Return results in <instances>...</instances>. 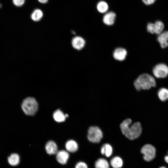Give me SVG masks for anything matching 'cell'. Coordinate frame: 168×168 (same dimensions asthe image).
<instances>
[{"mask_svg": "<svg viewBox=\"0 0 168 168\" xmlns=\"http://www.w3.org/2000/svg\"><path fill=\"white\" fill-rule=\"evenodd\" d=\"M132 120L127 119L120 124V128L122 133L128 139L134 140L138 138L142 132L140 123L136 122L131 124Z\"/></svg>", "mask_w": 168, "mask_h": 168, "instance_id": "cell-1", "label": "cell"}, {"mask_svg": "<svg viewBox=\"0 0 168 168\" xmlns=\"http://www.w3.org/2000/svg\"><path fill=\"white\" fill-rule=\"evenodd\" d=\"M134 86L138 91L148 90L156 86L155 80L153 77L145 73L140 75L134 81Z\"/></svg>", "mask_w": 168, "mask_h": 168, "instance_id": "cell-2", "label": "cell"}, {"mask_svg": "<svg viewBox=\"0 0 168 168\" xmlns=\"http://www.w3.org/2000/svg\"><path fill=\"white\" fill-rule=\"evenodd\" d=\"M21 108L26 115L33 116L38 110V104L35 98L29 97L23 100L21 104Z\"/></svg>", "mask_w": 168, "mask_h": 168, "instance_id": "cell-3", "label": "cell"}, {"mask_svg": "<svg viewBox=\"0 0 168 168\" xmlns=\"http://www.w3.org/2000/svg\"><path fill=\"white\" fill-rule=\"evenodd\" d=\"M103 137V133L98 127H90L88 130L87 138L90 142L97 143L100 141Z\"/></svg>", "mask_w": 168, "mask_h": 168, "instance_id": "cell-4", "label": "cell"}, {"mask_svg": "<svg viewBox=\"0 0 168 168\" xmlns=\"http://www.w3.org/2000/svg\"><path fill=\"white\" fill-rule=\"evenodd\" d=\"M141 152L143 154L144 160L146 161H150L156 157V150L155 147L152 145H145L141 148Z\"/></svg>", "mask_w": 168, "mask_h": 168, "instance_id": "cell-5", "label": "cell"}, {"mask_svg": "<svg viewBox=\"0 0 168 168\" xmlns=\"http://www.w3.org/2000/svg\"><path fill=\"white\" fill-rule=\"evenodd\" d=\"M152 72L156 77L164 78L168 75V67L164 63L158 64L154 67Z\"/></svg>", "mask_w": 168, "mask_h": 168, "instance_id": "cell-6", "label": "cell"}, {"mask_svg": "<svg viewBox=\"0 0 168 168\" xmlns=\"http://www.w3.org/2000/svg\"><path fill=\"white\" fill-rule=\"evenodd\" d=\"M116 18V14L112 11L107 12L104 15L102 21L105 25L111 26L114 23Z\"/></svg>", "mask_w": 168, "mask_h": 168, "instance_id": "cell-7", "label": "cell"}, {"mask_svg": "<svg viewBox=\"0 0 168 168\" xmlns=\"http://www.w3.org/2000/svg\"><path fill=\"white\" fill-rule=\"evenodd\" d=\"M69 155L68 151L61 150L56 153V159L58 162L62 165L66 164L69 159Z\"/></svg>", "mask_w": 168, "mask_h": 168, "instance_id": "cell-8", "label": "cell"}, {"mask_svg": "<svg viewBox=\"0 0 168 168\" xmlns=\"http://www.w3.org/2000/svg\"><path fill=\"white\" fill-rule=\"evenodd\" d=\"M85 43L84 39L80 36H76L73 37L72 40V47L78 50L82 49L85 45Z\"/></svg>", "mask_w": 168, "mask_h": 168, "instance_id": "cell-9", "label": "cell"}, {"mask_svg": "<svg viewBox=\"0 0 168 168\" xmlns=\"http://www.w3.org/2000/svg\"><path fill=\"white\" fill-rule=\"evenodd\" d=\"M127 52L126 50L123 48H118L114 51L113 56L116 60L122 61L124 60L127 56Z\"/></svg>", "mask_w": 168, "mask_h": 168, "instance_id": "cell-10", "label": "cell"}, {"mask_svg": "<svg viewBox=\"0 0 168 168\" xmlns=\"http://www.w3.org/2000/svg\"><path fill=\"white\" fill-rule=\"evenodd\" d=\"M157 40L162 48L167 47L168 46V30L162 32L159 35Z\"/></svg>", "mask_w": 168, "mask_h": 168, "instance_id": "cell-11", "label": "cell"}, {"mask_svg": "<svg viewBox=\"0 0 168 168\" xmlns=\"http://www.w3.org/2000/svg\"><path fill=\"white\" fill-rule=\"evenodd\" d=\"M45 149L47 153L50 155L56 154L58 151L57 144L52 140L49 141L46 143Z\"/></svg>", "mask_w": 168, "mask_h": 168, "instance_id": "cell-12", "label": "cell"}, {"mask_svg": "<svg viewBox=\"0 0 168 168\" xmlns=\"http://www.w3.org/2000/svg\"><path fill=\"white\" fill-rule=\"evenodd\" d=\"M7 161L8 164L12 166H17L20 163V156L16 153H12L8 157Z\"/></svg>", "mask_w": 168, "mask_h": 168, "instance_id": "cell-13", "label": "cell"}, {"mask_svg": "<svg viewBox=\"0 0 168 168\" xmlns=\"http://www.w3.org/2000/svg\"><path fill=\"white\" fill-rule=\"evenodd\" d=\"M68 114H65L60 110H55L53 114V117L54 120L58 122H64L66 118L68 117Z\"/></svg>", "mask_w": 168, "mask_h": 168, "instance_id": "cell-14", "label": "cell"}, {"mask_svg": "<svg viewBox=\"0 0 168 168\" xmlns=\"http://www.w3.org/2000/svg\"><path fill=\"white\" fill-rule=\"evenodd\" d=\"M65 148L68 152L73 153L77 151L78 146L77 143L75 141L71 139L66 142Z\"/></svg>", "mask_w": 168, "mask_h": 168, "instance_id": "cell-15", "label": "cell"}, {"mask_svg": "<svg viewBox=\"0 0 168 168\" xmlns=\"http://www.w3.org/2000/svg\"><path fill=\"white\" fill-rule=\"evenodd\" d=\"M43 16L42 11L39 8L34 9L31 12L30 17L33 21L38 22L41 20Z\"/></svg>", "mask_w": 168, "mask_h": 168, "instance_id": "cell-16", "label": "cell"}, {"mask_svg": "<svg viewBox=\"0 0 168 168\" xmlns=\"http://www.w3.org/2000/svg\"><path fill=\"white\" fill-rule=\"evenodd\" d=\"M123 164L122 159L118 156H114L110 161V165L113 168H121Z\"/></svg>", "mask_w": 168, "mask_h": 168, "instance_id": "cell-17", "label": "cell"}, {"mask_svg": "<svg viewBox=\"0 0 168 168\" xmlns=\"http://www.w3.org/2000/svg\"><path fill=\"white\" fill-rule=\"evenodd\" d=\"M96 9L98 11L101 13H105L109 9L108 3L104 1H100L98 2L96 5Z\"/></svg>", "mask_w": 168, "mask_h": 168, "instance_id": "cell-18", "label": "cell"}, {"mask_svg": "<svg viewBox=\"0 0 168 168\" xmlns=\"http://www.w3.org/2000/svg\"><path fill=\"white\" fill-rule=\"evenodd\" d=\"M100 152L102 154L105 155L107 157H109L112 154L113 148L110 144L106 143L101 147Z\"/></svg>", "mask_w": 168, "mask_h": 168, "instance_id": "cell-19", "label": "cell"}, {"mask_svg": "<svg viewBox=\"0 0 168 168\" xmlns=\"http://www.w3.org/2000/svg\"><path fill=\"white\" fill-rule=\"evenodd\" d=\"M95 168H109L108 162L105 159L100 158L96 161L95 164Z\"/></svg>", "mask_w": 168, "mask_h": 168, "instance_id": "cell-20", "label": "cell"}, {"mask_svg": "<svg viewBox=\"0 0 168 168\" xmlns=\"http://www.w3.org/2000/svg\"><path fill=\"white\" fill-rule=\"evenodd\" d=\"M158 95L160 99L163 101L168 99V89L165 88L160 89L158 92Z\"/></svg>", "mask_w": 168, "mask_h": 168, "instance_id": "cell-21", "label": "cell"}, {"mask_svg": "<svg viewBox=\"0 0 168 168\" xmlns=\"http://www.w3.org/2000/svg\"><path fill=\"white\" fill-rule=\"evenodd\" d=\"M154 24L155 34L159 35L162 32L164 28V25L162 21H156Z\"/></svg>", "mask_w": 168, "mask_h": 168, "instance_id": "cell-22", "label": "cell"}, {"mask_svg": "<svg viewBox=\"0 0 168 168\" xmlns=\"http://www.w3.org/2000/svg\"><path fill=\"white\" fill-rule=\"evenodd\" d=\"M26 0H12L13 5L17 7H23L25 3Z\"/></svg>", "mask_w": 168, "mask_h": 168, "instance_id": "cell-23", "label": "cell"}, {"mask_svg": "<svg viewBox=\"0 0 168 168\" xmlns=\"http://www.w3.org/2000/svg\"><path fill=\"white\" fill-rule=\"evenodd\" d=\"M147 31L152 34L155 33L154 24L151 22L148 23L147 25Z\"/></svg>", "mask_w": 168, "mask_h": 168, "instance_id": "cell-24", "label": "cell"}, {"mask_svg": "<svg viewBox=\"0 0 168 168\" xmlns=\"http://www.w3.org/2000/svg\"><path fill=\"white\" fill-rule=\"evenodd\" d=\"M75 168H88V167L85 162L83 161H80L76 164Z\"/></svg>", "mask_w": 168, "mask_h": 168, "instance_id": "cell-25", "label": "cell"}, {"mask_svg": "<svg viewBox=\"0 0 168 168\" xmlns=\"http://www.w3.org/2000/svg\"><path fill=\"white\" fill-rule=\"evenodd\" d=\"M142 2L145 5H149L153 4L156 0H142Z\"/></svg>", "mask_w": 168, "mask_h": 168, "instance_id": "cell-26", "label": "cell"}, {"mask_svg": "<svg viewBox=\"0 0 168 168\" xmlns=\"http://www.w3.org/2000/svg\"><path fill=\"white\" fill-rule=\"evenodd\" d=\"M38 1L40 3L45 4L47 3L49 0H38Z\"/></svg>", "mask_w": 168, "mask_h": 168, "instance_id": "cell-27", "label": "cell"}, {"mask_svg": "<svg viewBox=\"0 0 168 168\" xmlns=\"http://www.w3.org/2000/svg\"><path fill=\"white\" fill-rule=\"evenodd\" d=\"M165 161L168 164V155H166L164 157Z\"/></svg>", "mask_w": 168, "mask_h": 168, "instance_id": "cell-28", "label": "cell"}, {"mask_svg": "<svg viewBox=\"0 0 168 168\" xmlns=\"http://www.w3.org/2000/svg\"><path fill=\"white\" fill-rule=\"evenodd\" d=\"M2 4L1 3H0V8H2Z\"/></svg>", "mask_w": 168, "mask_h": 168, "instance_id": "cell-29", "label": "cell"}, {"mask_svg": "<svg viewBox=\"0 0 168 168\" xmlns=\"http://www.w3.org/2000/svg\"><path fill=\"white\" fill-rule=\"evenodd\" d=\"M159 168H167L164 166H162L160 167Z\"/></svg>", "mask_w": 168, "mask_h": 168, "instance_id": "cell-30", "label": "cell"}, {"mask_svg": "<svg viewBox=\"0 0 168 168\" xmlns=\"http://www.w3.org/2000/svg\"></svg>", "mask_w": 168, "mask_h": 168, "instance_id": "cell-31", "label": "cell"}]
</instances>
